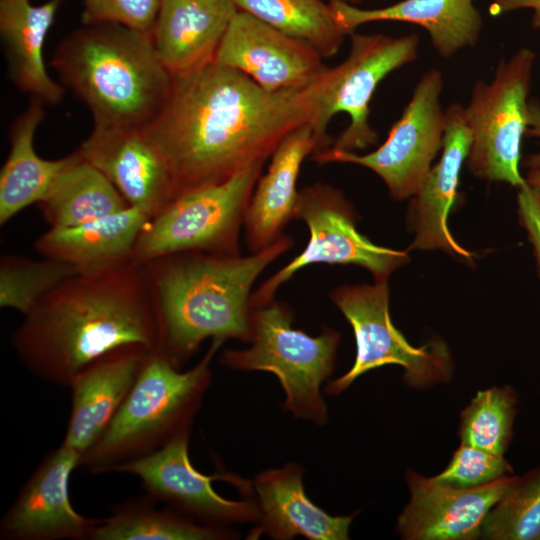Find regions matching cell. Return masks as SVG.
Instances as JSON below:
<instances>
[{"label": "cell", "mask_w": 540, "mask_h": 540, "mask_svg": "<svg viewBox=\"0 0 540 540\" xmlns=\"http://www.w3.org/2000/svg\"><path fill=\"white\" fill-rule=\"evenodd\" d=\"M338 1H342L351 5L358 6L363 0H338Z\"/></svg>", "instance_id": "f35d334b"}, {"label": "cell", "mask_w": 540, "mask_h": 540, "mask_svg": "<svg viewBox=\"0 0 540 540\" xmlns=\"http://www.w3.org/2000/svg\"><path fill=\"white\" fill-rule=\"evenodd\" d=\"M295 219L307 225L308 243L299 255L253 291L252 307L273 300L278 288L308 265L353 264L368 270L374 281H388L394 271L409 261L408 251L376 245L362 235L356 226L353 205L331 185L317 182L301 189Z\"/></svg>", "instance_id": "8fae6325"}, {"label": "cell", "mask_w": 540, "mask_h": 540, "mask_svg": "<svg viewBox=\"0 0 540 540\" xmlns=\"http://www.w3.org/2000/svg\"><path fill=\"white\" fill-rule=\"evenodd\" d=\"M349 36L347 57L328 68L319 115L312 125L316 153L328 147L355 152L377 144L378 133L369 121L371 99L384 78L418 56L419 38L414 33L394 37L355 31Z\"/></svg>", "instance_id": "ba28073f"}, {"label": "cell", "mask_w": 540, "mask_h": 540, "mask_svg": "<svg viewBox=\"0 0 540 540\" xmlns=\"http://www.w3.org/2000/svg\"><path fill=\"white\" fill-rule=\"evenodd\" d=\"M517 217L531 244L540 279V185L526 182L517 188Z\"/></svg>", "instance_id": "e575fe53"}, {"label": "cell", "mask_w": 540, "mask_h": 540, "mask_svg": "<svg viewBox=\"0 0 540 540\" xmlns=\"http://www.w3.org/2000/svg\"><path fill=\"white\" fill-rule=\"evenodd\" d=\"M61 0L34 5L30 0H0V35L13 83L45 104H57L65 87L53 80L44 61V46Z\"/></svg>", "instance_id": "cb8c5ba5"}, {"label": "cell", "mask_w": 540, "mask_h": 540, "mask_svg": "<svg viewBox=\"0 0 540 540\" xmlns=\"http://www.w3.org/2000/svg\"><path fill=\"white\" fill-rule=\"evenodd\" d=\"M237 11L231 0H161L151 35L169 72L186 74L213 63Z\"/></svg>", "instance_id": "44dd1931"}, {"label": "cell", "mask_w": 540, "mask_h": 540, "mask_svg": "<svg viewBox=\"0 0 540 540\" xmlns=\"http://www.w3.org/2000/svg\"><path fill=\"white\" fill-rule=\"evenodd\" d=\"M525 180L531 185H540V169L527 170Z\"/></svg>", "instance_id": "74e56055"}, {"label": "cell", "mask_w": 540, "mask_h": 540, "mask_svg": "<svg viewBox=\"0 0 540 540\" xmlns=\"http://www.w3.org/2000/svg\"><path fill=\"white\" fill-rule=\"evenodd\" d=\"M520 9H531V25L534 29H540V0H495L491 12L502 14Z\"/></svg>", "instance_id": "8d00e7d4"}, {"label": "cell", "mask_w": 540, "mask_h": 540, "mask_svg": "<svg viewBox=\"0 0 540 540\" xmlns=\"http://www.w3.org/2000/svg\"><path fill=\"white\" fill-rule=\"evenodd\" d=\"M44 104L32 98L11 126L10 150L0 172L1 225L42 200L70 160V154L56 160L43 159L34 149V136L45 115Z\"/></svg>", "instance_id": "484cf974"}, {"label": "cell", "mask_w": 540, "mask_h": 540, "mask_svg": "<svg viewBox=\"0 0 540 540\" xmlns=\"http://www.w3.org/2000/svg\"><path fill=\"white\" fill-rule=\"evenodd\" d=\"M81 454L61 444L49 452L0 521L2 540H92L102 518L77 512L69 495Z\"/></svg>", "instance_id": "2e32d148"}, {"label": "cell", "mask_w": 540, "mask_h": 540, "mask_svg": "<svg viewBox=\"0 0 540 540\" xmlns=\"http://www.w3.org/2000/svg\"><path fill=\"white\" fill-rule=\"evenodd\" d=\"M149 220L140 209H127L80 225L50 228L35 242L44 257L93 271L132 259L137 238Z\"/></svg>", "instance_id": "d4e9b609"}, {"label": "cell", "mask_w": 540, "mask_h": 540, "mask_svg": "<svg viewBox=\"0 0 540 540\" xmlns=\"http://www.w3.org/2000/svg\"><path fill=\"white\" fill-rule=\"evenodd\" d=\"M480 538L540 540V465L519 476L489 510Z\"/></svg>", "instance_id": "1f68e13d"}, {"label": "cell", "mask_w": 540, "mask_h": 540, "mask_svg": "<svg viewBox=\"0 0 540 540\" xmlns=\"http://www.w3.org/2000/svg\"><path fill=\"white\" fill-rule=\"evenodd\" d=\"M512 474L504 455L461 443L449 465L434 479L457 488H474Z\"/></svg>", "instance_id": "d6a6232c"}, {"label": "cell", "mask_w": 540, "mask_h": 540, "mask_svg": "<svg viewBox=\"0 0 540 540\" xmlns=\"http://www.w3.org/2000/svg\"><path fill=\"white\" fill-rule=\"evenodd\" d=\"M293 244L284 234L247 256L183 252L146 262L159 321L157 351L182 369L206 339L249 343L253 284Z\"/></svg>", "instance_id": "3957f363"}, {"label": "cell", "mask_w": 540, "mask_h": 540, "mask_svg": "<svg viewBox=\"0 0 540 540\" xmlns=\"http://www.w3.org/2000/svg\"><path fill=\"white\" fill-rule=\"evenodd\" d=\"M517 394L506 386L479 391L462 411L461 443L504 455L513 436Z\"/></svg>", "instance_id": "f546056e"}, {"label": "cell", "mask_w": 540, "mask_h": 540, "mask_svg": "<svg viewBox=\"0 0 540 540\" xmlns=\"http://www.w3.org/2000/svg\"><path fill=\"white\" fill-rule=\"evenodd\" d=\"M236 8L315 49L334 56L347 33L323 0H231Z\"/></svg>", "instance_id": "f1b7e54d"}, {"label": "cell", "mask_w": 540, "mask_h": 540, "mask_svg": "<svg viewBox=\"0 0 540 540\" xmlns=\"http://www.w3.org/2000/svg\"><path fill=\"white\" fill-rule=\"evenodd\" d=\"M518 477L508 475L483 486L457 488L410 471L406 476L410 499L398 517V532L407 540L480 538L489 510Z\"/></svg>", "instance_id": "e0dca14e"}, {"label": "cell", "mask_w": 540, "mask_h": 540, "mask_svg": "<svg viewBox=\"0 0 540 540\" xmlns=\"http://www.w3.org/2000/svg\"><path fill=\"white\" fill-rule=\"evenodd\" d=\"M317 152L311 123L289 133L271 155L265 174L256 183L248 203L243 228L251 253L261 251L284 235L295 219L299 196L297 180L303 161Z\"/></svg>", "instance_id": "7402d4cb"}, {"label": "cell", "mask_w": 540, "mask_h": 540, "mask_svg": "<svg viewBox=\"0 0 540 540\" xmlns=\"http://www.w3.org/2000/svg\"><path fill=\"white\" fill-rule=\"evenodd\" d=\"M189 438L190 433L184 434L114 472L134 475L148 496L200 523L219 527L256 523L259 509L254 497L227 499L212 486L213 481L223 480L250 496L253 493L252 483L231 473L207 476L195 469L189 457Z\"/></svg>", "instance_id": "4fadbf2b"}, {"label": "cell", "mask_w": 540, "mask_h": 540, "mask_svg": "<svg viewBox=\"0 0 540 540\" xmlns=\"http://www.w3.org/2000/svg\"><path fill=\"white\" fill-rule=\"evenodd\" d=\"M50 64L61 84L90 110L94 126H151L173 84L151 32L119 24L73 31L59 43Z\"/></svg>", "instance_id": "277c9868"}, {"label": "cell", "mask_w": 540, "mask_h": 540, "mask_svg": "<svg viewBox=\"0 0 540 540\" xmlns=\"http://www.w3.org/2000/svg\"><path fill=\"white\" fill-rule=\"evenodd\" d=\"M12 345L34 375L66 387L116 350L157 351L159 321L145 263L130 259L68 277L24 315Z\"/></svg>", "instance_id": "7a4b0ae2"}, {"label": "cell", "mask_w": 540, "mask_h": 540, "mask_svg": "<svg viewBox=\"0 0 540 540\" xmlns=\"http://www.w3.org/2000/svg\"><path fill=\"white\" fill-rule=\"evenodd\" d=\"M79 272L64 261L5 254L0 260V305L27 314L62 281Z\"/></svg>", "instance_id": "4dcf8cb0"}, {"label": "cell", "mask_w": 540, "mask_h": 540, "mask_svg": "<svg viewBox=\"0 0 540 540\" xmlns=\"http://www.w3.org/2000/svg\"><path fill=\"white\" fill-rule=\"evenodd\" d=\"M214 62L238 70L271 93L306 89L328 69L315 49L240 10Z\"/></svg>", "instance_id": "9a60e30c"}, {"label": "cell", "mask_w": 540, "mask_h": 540, "mask_svg": "<svg viewBox=\"0 0 540 540\" xmlns=\"http://www.w3.org/2000/svg\"><path fill=\"white\" fill-rule=\"evenodd\" d=\"M330 297L353 329L356 356L348 372L326 385L327 394L338 395L362 374L388 364L401 366L405 382L412 387H430L451 379L453 363L444 341L415 347L393 325L388 281L342 285Z\"/></svg>", "instance_id": "30bf717a"}, {"label": "cell", "mask_w": 540, "mask_h": 540, "mask_svg": "<svg viewBox=\"0 0 540 540\" xmlns=\"http://www.w3.org/2000/svg\"><path fill=\"white\" fill-rule=\"evenodd\" d=\"M151 353L140 347L116 350L71 381V412L63 445L82 457L114 419Z\"/></svg>", "instance_id": "d6986e66"}, {"label": "cell", "mask_w": 540, "mask_h": 540, "mask_svg": "<svg viewBox=\"0 0 540 540\" xmlns=\"http://www.w3.org/2000/svg\"><path fill=\"white\" fill-rule=\"evenodd\" d=\"M328 3L347 35L371 22L412 23L427 31L436 52L446 58L474 46L482 28L481 15L473 0H402L374 9L338 0H328Z\"/></svg>", "instance_id": "603a6c76"}, {"label": "cell", "mask_w": 540, "mask_h": 540, "mask_svg": "<svg viewBox=\"0 0 540 540\" xmlns=\"http://www.w3.org/2000/svg\"><path fill=\"white\" fill-rule=\"evenodd\" d=\"M83 25L119 24L151 32L161 0H81Z\"/></svg>", "instance_id": "836d02e7"}, {"label": "cell", "mask_w": 540, "mask_h": 540, "mask_svg": "<svg viewBox=\"0 0 540 540\" xmlns=\"http://www.w3.org/2000/svg\"><path fill=\"white\" fill-rule=\"evenodd\" d=\"M526 135L537 138L540 143V101L530 98L528 102V127ZM522 166L527 170L540 169V151L523 158Z\"/></svg>", "instance_id": "d590c367"}, {"label": "cell", "mask_w": 540, "mask_h": 540, "mask_svg": "<svg viewBox=\"0 0 540 540\" xmlns=\"http://www.w3.org/2000/svg\"><path fill=\"white\" fill-rule=\"evenodd\" d=\"M37 205L50 228L80 225L130 207L111 181L75 151Z\"/></svg>", "instance_id": "4316f807"}, {"label": "cell", "mask_w": 540, "mask_h": 540, "mask_svg": "<svg viewBox=\"0 0 540 540\" xmlns=\"http://www.w3.org/2000/svg\"><path fill=\"white\" fill-rule=\"evenodd\" d=\"M303 470L297 464L269 469L252 482L259 509L257 525L248 539L261 535L276 540L303 536L309 540H346L352 516H331L306 495Z\"/></svg>", "instance_id": "ffe728a7"}, {"label": "cell", "mask_w": 540, "mask_h": 540, "mask_svg": "<svg viewBox=\"0 0 540 540\" xmlns=\"http://www.w3.org/2000/svg\"><path fill=\"white\" fill-rule=\"evenodd\" d=\"M464 106L452 103L445 110V132L440 160L432 166L419 191L410 199L406 224L414 233L408 250H441L472 261L473 254L459 245L448 228L463 164L470 148Z\"/></svg>", "instance_id": "ac0fdd59"}, {"label": "cell", "mask_w": 540, "mask_h": 540, "mask_svg": "<svg viewBox=\"0 0 540 540\" xmlns=\"http://www.w3.org/2000/svg\"><path fill=\"white\" fill-rule=\"evenodd\" d=\"M75 152L149 219L176 196L171 166L148 127L93 126Z\"/></svg>", "instance_id": "5bb4252c"}, {"label": "cell", "mask_w": 540, "mask_h": 540, "mask_svg": "<svg viewBox=\"0 0 540 540\" xmlns=\"http://www.w3.org/2000/svg\"><path fill=\"white\" fill-rule=\"evenodd\" d=\"M150 496L130 498L114 505L103 517L92 540H228L236 537L229 527L195 521Z\"/></svg>", "instance_id": "83f0119b"}, {"label": "cell", "mask_w": 540, "mask_h": 540, "mask_svg": "<svg viewBox=\"0 0 540 540\" xmlns=\"http://www.w3.org/2000/svg\"><path fill=\"white\" fill-rule=\"evenodd\" d=\"M223 343L212 340L201 360L186 371L160 352L151 353L114 419L79 466L92 474L114 472L190 433L212 380V360Z\"/></svg>", "instance_id": "5b68a950"}, {"label": "cell", "mask_w": 540, "mask_h": 540, "mask_svg": "<svg viewBox=\"0 0 540 540\" xmlns=\"http://www.w3.org/2000/svg\"><path fill=\"white\" fill-rule=\"evenodd\" d=\"M327 70L306 89L278 93L215 62L173 76L168 100L148 128L171 166L176 196L266 161L289 133L313 125Z\"/></svg>", "instance_id": "6da1fadb"}, {"label": "cell", "mask_w": 540, "mask_h": 540, "mask_svg": "<svg viewBox=\"0 0 540 540\" xmlns=\"http://www.w3.org/2000/svg\"><path fill=\"white\" fill-rule=\"evenodd\" d=\"M443 75L428 70L417 82L400 118L392 125L386 140L374 151L357 154L328 147L314 155L320 164L350 163L368 168L385 183L396 200L413 197L442 150L445 110L441 104Z\"/></svg>", "instance_id": "7c38bea8"}, {"label": "cell", "mask_w": 540, "mask_h": 540, "mask_svg": "<svg viewBox=\"0 0 540 540\" xmlns=\"http://www.w3.org/2000/svg\"><path fill=\"white\" fill-rule=\"evenodd\" d=\"M265 162H256L224 181L177 195L147 221L135 243L132 259L146 263L183 252L240 255V230Z\"/></svg>", "instance_id": "52a82bcc"}, {"label": "cell", "mask_w": 540, "mask_h": 540, "mask_svg": "<svg viewBox=\"0 0 540 540\" xmlns=\"http://www.w3.org/2000/svg\"><path fill=\"white\" fill-rule=\"evenodd\" d=\"M293 319L292 308L275 298L253 307L250 346L225 349L219 361L231 369L273 373L285 393L284 409L324 425L328 413L320 388L334 370L341 335L324 327L311 336L293 328Z\"/></svg>", "instance_id": "8992f818"}, {"label": "cell", "mask_w": 540, "mask_h": 540, "mask_svg": "<svg viewBox=\"0 0 540 540\" xmlns=\"http://www.w3.org/2000/svg\"><path fill=\"white\" fill-rule=\"evenodd\" d=\"M536 57L533 50L521 47L500 60L490 82L474 84L464 106L471 137L466 165L474 176L516 188L526 184L520 172L521 145Z\"/></svg>", "instance_id": "9c48e42d"}]
</instances>
